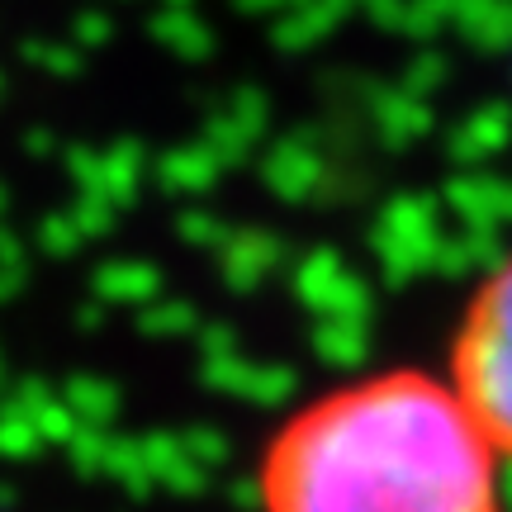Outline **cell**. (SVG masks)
<instances>
[{
  "instance_id": "obj_1",
  "label": "cell",
  "mask_w": 512,
  "mask_h": 512,
  "mask_svg": "<svg viewBox=\"0 0 512 512\" xmlns=\"http://www.w3.org/2000/svg\"><path fill=\"white\" fill-rule=\"evenodd\" d=\"M498 460L446 375L380 366L275 422L252 498L256 512H508Z\"/></svg>"
},
{
  "instance_id": "obj_2",
  "label": "cell",
  "mask_w": 512,
  "mask_h": 512,
  "mask_svg": "<svg viewBox=\"0 0 512 512\" xmlns=\"http://www.w3.org/2000/svg\"><path fill=\"white\" fill-rule=\"evenodd\" d=\"M446 380L456 384L498 456L512 460V252L465 294Z\"/></svg>"
}]
</instances>
